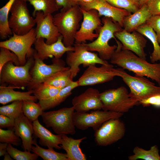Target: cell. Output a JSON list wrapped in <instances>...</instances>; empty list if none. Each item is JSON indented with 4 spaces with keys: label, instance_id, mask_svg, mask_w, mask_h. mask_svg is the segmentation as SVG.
Masks as SVG:
<instances>
[{
    "label": "cell",
    "instance_id": "cell-1",
    "mask_svg": "<svg viewBox=\"0 0 160 160\" xmlns=\"http://www.w3.org/2000/svg\"><path fill=\"white\" fill-rule=\"evenodd\" d=\"M115 40L117 47L110 59V62L135 74L150 78L160 86V63L148 62L132 52L123 48L120 42Z\"/></svg>",
    "mask_w": 160,
    "mask_h": 160
},
{
    "label": "cell",
    "instance_id": "cell-2",
    "mask_svg": "<svg viewBox=\"0 0 160 160\" xmlns=\"http://www.w3.org/2000/svg\"><path fill=\"white\" fill-rule=\"evenodd\" d=\"M83 18V15L79 5L68 9L62 8L60 12L53 16L54 23L62 36L63 42L66 47L74 45L75 36Z\"/></svg>",
    "mask_w": 160,
    "mask_h": 160
},
{
    "label": "cell",
    "instance_id": "cell-3",
    "mask_svg": "<svg viewBox=\"0 0 160 160\" xmlns=\"http://www.w3.org/2000/svg\"><path fill=\"white\" fill-rule=\"evenodd\" d=\"M102 22L103 25L100 29L99 35L96 39L91 43L83 44L88 50L97 52L99 57L101 59L107 60H110L117 47V45H109V40L112 38L116 40L115 33L123 29L118 23L109 17H103Z\"/></svg>",
    "mask_w": 160,
    "mask_h": 160
},
{
    "label": "cell",
    "instance_id": "cell-4",
    "mask_svg": "<svg viewBox=\"0 0 160 160\" xmlns=\"http://www.w3.org/2000/svg\"><path fill=\"white\" fill-rule=\"evenodd\" d=\"M36 51L33 49L27 55L24 65H16L12 62L6 63L0 71V84H8L15 88L27 87L31 79L30 70L34 63Z\"/></svg>",
    "mask_w": 160,
    "mask_h": 160
},
{
    "label": "cell",
    "instance_id": "cell-5",
    "mask_svg": "<svg viewBox=\"0 0 160 160\" xmlns=\"http://www.w3.org/2000/svg\"><path fill=\"white\" fill-rule=\"evenodd\" d=\"M75 110L72 106L55 111L43 112L41 117L47 127H51L56 134L60 135H74L76 131L73 121Z\"/></svg>",
    "mask_w": 160,
    "mask_h": 160
},
{
    "label": "cell",
    "instance_id": "cell-6",
    "mask_svg": "<svg viewBox=\"0 0 160 160\" xmlns=\"http://www.w3.org/2000/svg\"><path fill=\"white\" fill-rule=\"evenodd\" d=\"M125 87L105 90L100 94L103 104L102 109L123 113L128 112L135 106L140 105L138 101L132 99Z\"/></svg>",
    "mask_w": 160,
    "mask_h": 160
},
{
    "label": "cell",
    "instance_id": "cell-7",
    "mask_svg": "<svg viewBox=\"0 0 160 160\" xmlns=\"http://www.w3.org/2000/svg\"><path fill=\"white\" fill-rule=\"evenodd\" d=\"M123 68H119V77L129 87V97L139 101L151 96L160 95V86H156L145 76L135 74L132 76Z\"/></svg>",
    "mask_w": 160,
    "mask_h": 160
},
{
    "label": "cell",
    "instance_id": "cell-8",
    "mask_svg": "<svg viewBox=\"0 0 160 160\" xmlns=\"http://www.w3.org/2000/svg\"><path fill=\"white\" fill-rule=\"evenodd\" d=\"M9 25L12 33L23 35L28 33L36 24L35 18L30 14L27 2L15 0L10 10Z\"/></svg>",
    "mask_w": 160,
    "mask_h": 160
},
{
    "label": "cell",
    "instance_id": "cell-9",
    "mask_svg": "<svg viewBox=\"0 0 160 160\" xmlns=\"http://www.w3.org/2000/svg\"><path fill=\"white\" fill-rule=\"evenodd\" d=\"M74 47V51L66 52V63L70 68L73 78L79 72V66L81 65L86 67L92 64L105 65L109 63L106 60L101 59L97 54L88 50L83 43H75Z\"/></svg>",
    "mask_w": 160,
    "mask_h": 160
},
{
    "label": "cell",
    "instance_id": "cell-10",
    "mask_svg": "<svg viewBox=\"0 0 160 160\" xmlns=\"http://www.w3.org/2000/svg\"><path fill=\"white\" fill-rule=\"evenodd\" d=\"M124 114L111 111L94 110L90 113L74 111L73 121L78 129L84 130L92 127L95 131L105 122L113 118H120Z\"/></svg>",
    "mask_w": 160,
    "mask_h": 160
},
{
    "label": "cell",
    "instance_id": "cell-11",
    "mask_svg": "<svg viewBox=\"0 0 160 160\" xmlns=\"http://www.w3.org/2000/svg\"><path fill=\"white\" fill-rule=\"evenodd\" d=\"M34 58V64L30 70L31 79L27 87L28 91L33 90L54 74L67 67L61 58L54 57L52 60V63L48 65L37 57L35 54Z\"/></svg>",
    "mask_w": 160,
    "mask_h": 160
},
{
    "label": "cell",
    "instance_id": "cell-12",
    "mask_svg": "<svg viewBox=\"0 0 160 160\" xmlns=\"http://www.w3.org/2000/svg\"><path fill=\"white\" fill-rule=\"evenodd\" d=\"M119 119L108 120L95 131V141L97 145L107 146L116 142L124 137L126 132L125 126Z\"/></svg>",
    "mask_w": 160,
    "mask_h": 160
},
{
    "label": "cell",
    "instance_id": "cell-13",
    "mask_svg": "<svg viewBox=\"0 0 160 160\" xmlns=\"http://www.w3.org/2000/svg\"><path fill=\"white\" fill-rule=\"evenodd\" d=\"M36 39L35 29L33 28L23 35L13 33V36L9 39L0 42V47L6 48L14 53L17 57L20 65H23L26 63V56L31 50V46Z\"/></svg>",
    "mask_w": 160,
    "mask_h": 160
},
{
    "label": "cell",
    "instance_id": "cell-14",
    "mask_svg": "<svg viewBox=\"0 0 160 160\" xmlns=\"http://www.w3.org/2000/svg\"><path fill=\"white\" fill-rule=\"evenodd\" d=\"M97 67L92 64L87 68L77 80L79 86H92L105 83L119 76V68L109 63Z\"/></svg>",
    "mask_w": 160,
    "mask_h": 160
},
{
    "label": "cell",
    "instance_id": "cell-15",
    "mask_svg": "<svg viewBox=\"0 0 160 160\" xmlns=\"http://www.w3.org/2000/svg\"><path fill=\"white\" fill-rule=\"evenodd\" d=\"M80 8L83 20L75 36V43L77 44L85 43L87 41H93L98 37L102 26L100 16L97 10L92 9L85 10Z\"/></svg>",
    "mask_w": 160,
    "mask_h": 160
},
{
    "label": "cell",
    "instance_id": "cell-16",
    "mask_svg": "<svg viewBox=\"0 0 160 160\" xmlns=\"http://www.w3.org/2000/svg\"><path fill=\"white\" fill-rule=\"evenodd\" d=\"M114 35L121 43L123 48L130 50L140 57L146 60L147 55L144 48L147 40L143 35L136 31L129 32L123 29L116 32Z\"/></svg>",
    "mask_w": 160,
    "mask_h": 160
},
{
    "label": "cell",
    "instance_id": "cell-17",
    "mask_svg": "<svg viewBox=\"0 0 160 160\" xmlns=\"http://www.w3.org/2000/svg\"><path fill=\"white\" fill-rule=\"evenodd\" d=\"M80 7L85 10L94 9L97 10L100 16L111 18L123 27L125 18L131 13L127 10L115 7L105 0H94L89 3H79Z\"/></svg>",
    "mask_w": 160,
    "mask_h": 160
},
{
    "label": "cell",
    "instance_id": "cell-18",
    "mask_svg": "<svg viewBox=\"0 0 160 160\" xmlns=\"http://www.w3.org/2000/svg\"><path fill=\"white\" fill-rule=\"evenodd\" d=\"M63 39L61 35L56 42L50 44L45 42L43 38L36 39L34 44L36 50L35 55L43 60L53 57L59 59L61 58L65 52L74 51V46L66 47L64 45Z\"/></svg>",
    "mask_w": 160,
    "mask_h": 160
},
{
    "label": "cell",
    "instance_id": "cell-19",
    "mask_svg": "<svg viewBox=\"0 0 160 160\" xmlns=\"http://www.w3.org/2000/svg\"><path fill=\"white\" fill-rule=\"evenodd\" d=\"M35 17L36 38L45 39L46 42L49 44L56 42L61 35L54 23L52 14L45 16L42 12L38 11Z\"/></svg>",
    "mask_w": 160,
    "mask_h": 160
},
{
    "label": "cell",
    "instance_id": "cell-20",
    "mask_svg": "<svg viewBox=\"0 0 160 160\" xmlns=\"http://www.w3.org/2000/svg\"><path fill=\"white\" fill-rule=\"evenodd\" d=\"M99 91L89 88L72 99V104L75 111L87 112L90 110L102 109L103 104L100 98Z\"/></svg>",
    "mask_w": 160,
    "mask_h": 160
},
{
    "label": "cell",
    "instance_id": "cell-21",
    "mask_svg": "<svg viewBox=\"0 0 160 160\" xmlns=\"http://www.w3.org/2000/svg\"><path fill=\"white\" fill-rule=\"evenodd\" d=\"M32 122L23 113L15 119L14 129L15 134L21 138L24 151H32V145L36 142L33 139L34 131Z\"/></svg>",
    "mask_w": 160,
    "mask_h": 160
},
{
    "label": "cell",
    "instance_id": "cell-22",
    "mask_svg": "<svg viewBox=\"0 0 160 160\" xmlns=\"http://www.w3.org/2000/svg\"><path fill=\"white\" fill-rule=\"evenodd\" d=\"M34 129L33 136L39 138V143L48 148L60 150L62 148L59 145L61 143L62 135L53 134L39 122L38 119L32 122Z\"/></svg>",
    "mask_w": 160,
    "mask_h": 160
},
{
    "label": "cell",
    "instance_id": "cell-23",
    "mask_svg": "<svg viewBox=\"0 0 160 160\" xmlns=\"http://www.w3.org/2000/svg\"><path fill=\"white\" fill-rule=\"evenodd\" d=\"M5 84L0 86V103L3 105L15 101L28 100L36 102L38 99L33 94V90L21 92L15 91L14 87L7 86Z\"/></svg>",
    "mask_w": 160,
    "mask_h": 160
},
{
    "label": "cell",
    "instance_id": "cell-24",
    "mask_svg": "<svg viewBox=\"0 0 160 160\" xmlns=\"http://www.w3.org/2000/svg\"><path fill=\"white\" fill-rule=\"evenodd\" d=\"M87 137L75 139L66 135H62L60 146L66 152L68 160H86V156L80 148V145Z\"/></svg>",
    "mask_w": 160,
    "mask_h": 160
},
{
    "label": "cell",
    "instance_id": "cell-25",
    "mask_svg": "<svg viewBox=\"0 0 160 160\" xmlns=\"http://www.w3.org/2000/svg\"><path fill=\"white\" fill-rule=\"evenodd\" d=\"M152 16L145 4L132 14L125 18L123 23V29L129 32L136 31L139 26L146 23Z\"/></svg>",
    "mask_w": 160,
    "mask_h": 160
},
{
    "label": "cell",
    "instance_id": "cell-26",
    "mask_svg": "<svg viewBox=\"0 0 160 160\" xmlns=\"http://www.w3.org/2000/svg\"><path fill=\"white\" fill-rule=\"evenodd\" d=\"M78 81H73L69 85L61 89L53 98L45 101H39L43 111L54 108L63 102L72 93V91L79 87Z\"/></svg>",
    "mask_w": 160,
    "mask_h": 160
},
{
    "label": "cell",
    "instance_id": "cell-27",
    "mask_svg": "<svg viewBox=\"0 0 160 160\" xmlns=\"http://www.w3.org/2000/svg\"><path fill=\"white\" fill-rule=\"evenodd\" d=\"M148 39L153 46V51L150 57L151 62L155 63L160 61V46L156 33L146 23L139 26L136 30Z\"/></svg>",
    "mask_w": 160,
    "mask_h": 160
},
{
    "label": "cell",
    "instance_id": "cell-28",
    "mask_svg": "<svg viewBox=\"0 0 160 160\" xmlns=\"http://www.w3.org/2000/svg\"><path fill=\"white\" fill-rule=\"evenodd\" d=\"M73 79L70 68L68 66L54 74L43 83L61 89L71 84Z\"/></svg>",
    "mask_w": 160,
    "mask_h": 160
},
{
    "label": "cell",
    "instance_id": "cell-29",
    "mask_svg": "<svg viewBox=\"0 0 160 160\" xmlns=\"http://www.w3.org/2000/svg\"><path fill=\"white\" fill-rule=\"evenodd\" d=\"M15 1L9 0L0 9V37L1 39H5L13 34L9 25L8 15Z\"/></svg>",
    "mask_w": 160,
    "mask_h": 160
},
{
    "label": "cell",
    "instance_id": "cell-30",
    "mask_svg": "<svg viewBox=\"0 0 160 160\" xmlns=\"http://www.w3.org/2000/svg\"><path fill=\"white\" fill-rule=\"evenodd\" d=\"M29 2L33 7V13L35 17L36 12L42 11L45 16L57 11L59 9L56 0H23Z\"/></svg>",
    "mask_w": 160,
    "mask_h": 160
},
{
    "label": "cell",
    "instance_id": "cell-31",
    "mask_svg": "<svg viewBox=\"0 0 160 160\" xmlns=\"http://www.w3.org/2000/svg\"><path fill=\"white\" fill-rule=\"evenodd\" d=\"M133 152V155L128 156L129 160H160L159 150L156 145L151 146L149 150H146L138 146H135Z\"/></svg>",
    "mask_w": 160,
    "mask_h": 160
},
{
    "label": "cell",
    "instance_id": "cell-32",
    "mask_svg": "<svg viewBox=\"0 0 160 160\" xmlns=\"http://www.w3.org/2000/svg\"><path fill=\"white\" fill-rule=\"evenodd\" d=\"M32 147V151L36 153L44 160H68L66 153L57 152L54 148H43L36 142Z\"/></svg>",
    "mask_w": 160,
    "mask_h": 160
},
{
    "label": "cell",
    "instance_id": "cell-33",
    "mask_svg": "<svg viewBox=\"0 0 160 160\" xmlns=\"http://www.w3.org/2000/svg\"><path fill=\"white\" fill-rule=\"evenodd\" d=\"M31 100H24L23 101V112L25 116L31 122L38 119L44 111L38 102Z\"/></svg>",
    "mask_w": 160,
    "mask_h": 160
},
{
    "label": "cell",
    "instance_id": "cell-34",
    "mask_svg": "<svg viewBox=\"0 0 160 160\" xmlns=\"http://www.w3.org/2000/svg\"><path fill=\"white\" fill-rule=\"evenodd\" d=\"M61 89L50 85L43 83L33 90V94L39 101H45L54 97Z\"/></svg>",
    "mask_w": 160,
    "mask_h": 160
},
{
    "label": "cell",
    "instance_id": "cell-35",
    "mask_svg": "<svg viewBox=\"0 0 160 160\" xmlns=\"http://www.w3.org/2000/svg\"><path fill=\"white\" fill-rule=\"evenodd\" d=\"M23 100L12 102L9 105L0 107V114L15 119L23 113Z\"/></svg>",
    "mask_w": 160,
    "mask_h": 160
},
{
    "label": "cell",
    "instance_id": "cell-36",
    "mask_svg": "<svg viewBox=\"0 0 160 160\" xmlns=\"http://www.w3.org/2000/svg\"><path fill=\"white\" fill-rule=\"evenodd\" d=\"M7 151L13 159L16 160H36L39 156L34 153H31L30 151L18 150L9 144L7 145Z\"/></svg>",
    "mask_w": 160,
    "mask_h": 160
},
{
    "label": "cell",
    "instance_id": "cell-37",
    "mask_svg": "<svg viewBox=\"0 0 160 160\" xmlns=\"http://www.w3.org/2000/svg\"><path fill=\"white\" fill-rule=\"evenodd\" d=\"M21 139L15 133L14 129L4 130L0 128V142L18 146L21 144Z\"/></svg>",
    "mask_w": 160,
    "mask_h": 160
},
{
    "label": "cell",
    "instance_id": "cell-38",
    "mask_svg": "<svg viewBox=\"0 0 160 160\" xmlns=\"http://www.w3.org/2000/svg\"><path fill=\"white\" fill-rule=\"evenodd\" d=\"M12 62L17 66L20 65L17 56L9 49L4 47H0V71L3 67L7 63Z\"/></svg>",
    "mask_w": 160,
    "mask_h": 160
},
{
    "label": "cell",
    "instance_id": "cell-39",
    "mask_svg": "<svg viewBox=\"0 0 160 160\" xmlns=\"http://www.w3.org/2000/svg\"><path fill=\"white\" fill-rule=\"evenodd\" d=\"M112 6L134 13L138 10L139 7L130 0H105Z\"/></svg>",
    "mask_w": 160,
    "mask_h": 160
},
{
    "label": "cell",
    "instance_id": "cell-40",
    "mask_svg": "<svg viewBox=\"0 0 160 160\" xmlns=\"http://www.w3.org/2000/svg\"><path fill=\"white\" fill-rule=\"evenodd\" d=\"M154 31L160 44V15H152L146 22Z\"/></svg>",
    "mask_w": 160,
    "mask_h": 160
},
{
    "label": "cell",
    "instance_id": "cell-41",
    "mask_svg": "<svg viewBox=\"0 0 160 160\" xmlns=\"http://www.w3.org/2000/svg\"><path fill=\"white\" fill-rule=\"evenodd\" d=\"M140 105L143 107L153 105L158 108L160 107V95H153L139 101Z\"/></svg>",
    "mask_w": 160,
    "mask_h": 160
},
{
    "label": "cell",
    "instance_id": "cell-42",
    "mask_svg": "<svg viewBox=\"0 0 160 160\" xmlns=\"http://www.w3.org/2000/svg\"><path fill=\"white\" fill-rule=\"evenodd\" d=\"M146 4L152 15H160V0H149Z\"/></svg>",
    "mask_w": 160,
    "mask_h": 160
},
{
    "label": "cell",
    "instance_id": "cell-43",
    "mask_svg": "<svg viewBox=\"0 0 160 160\" xmlns=\"http://www.w3.org/2000/svg\"><path fill=\"white\" fill-rule=\"evenodd\" d=\"M15 124V119L2 115H0V128H7L9 129H14Z\"/></svg>",
    "mask_w": 160,
    "mask_h": 160
},
{
    "label": "cell",
    "instance_id": "cell-44",
    "mask_svg": "<svg viewBox=\"0 0 160 160\" xmlns=\"http://www.w3.org/2000/svg\"><path fill=\"white\" fill-rule=\"evenodd\" d=\"M59 9H68L76 5H79L76 0H56Z\"/></svg>",
    "mask_w": 160,
    "mask_h": 160
},
{
    "label": "cell",
    "instance_id": "cell-45",
    "mask_svg": "<svg viewBox=\"0 0 160 160\" xmlns=\"http://www.w3.org/2000/svg\"><path fill=\"white\" fill-rule=\"evenodd\" d=\"M8 144L6 143H0V156H4L7 153V147Z\"/></svg>",
    "mask_w": 160,
    "mask_h": 160
},
{
    "label": "cell",
    "instance_id": "cell-46",
    "mask_svg": "<svg viewBox=\"0 0 160 160\" xmlns=\"http://www.w3.org/2000/svg\"><path fill=\"white\" fill-rule=\"evenodd\" d=\"M4 160H12V158L11 157L10 155L7 152L4 156Z\"/></svg>",
    "mask_w": 160,
    "mask_h": 160
},
{
    "label": "cell",
    "instance_id": "cell-47",
    "mask_svg": "<svg viewBox=\"0 0 160 160\" xmlns=\"http://www.w3.org/2000/svg\"><path fill=\"white\" fill-rule=\"evenodd\" d=\"M149 0H140L139 3V8L141 7L144 4H146Z\"/></svg>",
    "mask_w": 160,
    "mask_h": 160
},
{
    "label": "cell",
    "instance_id": "cell-48",
    "mask_svg": "<svg viewBox=\"0 0 160 160\" xmlns=\"http://www.w3.org/2000/svg\"><path fill=\"white\" fill-rule=\"evenodd\" d=\"M94 0H76L78 4L79 3H89L92 2Z\"/></svg>",
    "mask_w": 160,
    "mask_h": 160
},
{
    "label": "cell",
    "instance_id": "cell-49",
    "mask_svg": "<svg viewBox=\"0 0 160 160\" xmlns=\"http://www.w3.org/2000/svg\"><path fill=\"white\" fill-rule=\"evenodd\" d=\"M130 0L139 7V2L140 0Z\"/></svg>",
    "mask_w": 160,
    "mask_h": 160
}]
</instances>
